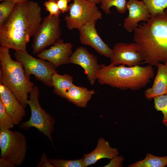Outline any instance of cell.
I'll list each match as a JSON object with an SVG mask.
<instances>
[{
  "mask_svg": "<svg viewBox=\"0 0 167 167\" xmlns=\"http://www.w3.org/2000/svg\"><path fill=\"white\" fill-rule=\"evenodd\" d=\"M43 19L41 9L36 2L16 4L0 27V44L15 51L26 50L27 44L38 30Z\"/></svg>",
  "mask_w": 167,
  "mask_h": 167,
  "instance_id": "cell-1",
  "label": "cell"
},
{
  "mask_svg": "<svg viewBox=\"0 0 167 167\" xmlns=\"http://www.w3.org/2000/svg\"><path fill=\"white\" fill-rule=\"evenodd\" d=\"M133 31L142 63L157 66L167 61V8L139 25Z\"/></svg>",
  "mask_w": 167,
  "mask_h": 167,
  "instance_id": "cell-2",
  "label": "cell"
},
{
  "mask_svg": "<svg viewBox=\"0 0 167 167\" xmlns=\"http://www.w3.org/2000/svg\"><path fill=\"white\" fill-rule=\"evenodd\" d=\"M101 66L97 76L98 83L123 90H139L148 84L154 76L152 66L149 64L126 67L103 63Z\"/></svg>",
  "mask_w": 167,
  "mask_h": 167,
  "instance_id": "cell-3",
  "label": "cell"
},
{
  "mask_svg": "<svg viewBox=\"0 0 167 167\" xmlns=\"http://www.w3.org/2000/svg\"><path fill=\"white\" fill-rule=\"evenodd\" d=\"M9 49L5 46L0 47V84L8 88L25 108L28 94L34 84L27 77L22 64L11 58Z\"/></svg>",
  "mask_w": 167,
  "mask_h": 167,
  "instance_id": "cell-4",
  "label": "cell"
},
{
  "mask_svg": "<svg viewBox=\"0 0 167 167\" xmlns=\"http://www.w3.org/2000/svg\"><path fill=\"white\" fill-rule=\"evenodd\" d=\"M39 89L34 86L29 93L27 104L30 109L31 116L27 121L20 125L23 129H29L35 127L46 136L52 144L53 141L52 135L54 131V118L47 113L41 106L39 101Z\"/></svg>",
  "mask_w": 167,
  "mask_h": 167,
  "instance_id": "cell-5",
  "label": "cell"
},
{
  "mask_svg": "<svg viewBox=\"0 0 167 167\" xmlns=\"http://www.w3.org/2000/svg\"><path fill=\"white\" fill-rule=\"evenodd\" d=\"M0 158L15 166L20 165L25 159L27 150L26 139L23 134L10 130H0Z\"/></svg>",
  "mask_w": 167,
  "mask_h": 167,
  "instance_id": "cell-6",
  "label": "cell"
},
{
  "mask_svg": "<svg viewBox=\"0 0 167 167\" xmlns=\"http://www.w3.org/2000/svg\"><path fill=\"white\" fill-rule=\"evenodd\" d=\"M14 56L24 68L25 74L28 79L30 75L45 85L52 87V77L57 73L56 67L49 62L41 58H36L25 50L15 51Z\"/></svg>",
  "mask_w": 167,
  "mask_h": 167,
  "instance_id": "cell-7",
  "label": "cell"
},
{
  "mask_svg": "<svg viewBox=\"0 0 167 167\" xmlns=\"http://www.w3.org/2000/svg\"><path fill=\"white\" fill-rule=\"evenodd\" d=\"M71 0L69 13L64 18L69 30H78L87 23L102 18V13L96 4L87 0Z\"/></svg>",
  "mask_w": 167,
  "mask_h": 167,
  "instance_id": "cell-8",
  "label": "cell"
},
{
  "mask_svg": "<svg viewBox=\"0 0 167 167\" xmlns=\"http://www.w3.org/2000/svg\"><path fill=\"white\" fill-rule=\"evenodd\" d=\"M59 17L49 15L45 17L33 36L32 53L38 54L60 39L61 30Z\"/></svg>",
  "mask_w": 167,
  "mask_h": 167,
  "instance_id": "cell-9",
  "label": "cell"
},
{
  "mask_svg": "<svg viewBox=\"0 0 167 167\" xmlns=\"http://www.w3.org/2000/svg\"><path fill=\"white\" fill-rule=\"evenodd\" d=\"M112 49L110 64L131 66L139 65L143 63V58L138 52V47L135 43L119 42L113 46Z\"/></svg>",
  "mask_w": 167,
  "mask_h": 167,
  "instance_id": "cell-10",
  "label": "cell"
},
{
  "mask_svg": "<svg viewBox=\"0 0 167 167\" xmlns=\"http://www.w3.org/2000/svg\"><path fill=\"white\" fill-rule=\"evenodd\" d=\"M69 63L80 66L84 69L90 84L93 85L97 80V74L101 69L97 58L86 48L78 47L70 57Z\"/></svg>",
  "mask_w": 167,
  "mask_h": 167,
  "instance_id": "cell-11",
  "label": "cell"
},
{
  "mask_svg": "<svg viewBox=\"0 0 167 167\" xmlns=\"http://www.w3.org/2000/svg\"><path fill=\"white\" fill-rule=\"evenodd\" d=\"M96 21L89 22L78 30L79 41L83 45L92 47L100 54L110 58L113 54V49L99 35L96 28Z\"/></svg>",
  "mask_w": 167,
  "mask_h": 167,
  "instance_id": "cell-12",
  "label": "cell"
},
{
  "mask_svg": "<svg viewBox=\"0 0 167 167\" xmlns=\"http://www.w3.org/2000/svg\"><path fill=\"white\" fill-rule=\"evenodd\" d=\"M72 47L71 43H65L63 39H60L50 48L38 54L37 57L49 62L57 68L69 63Z\"/></svg>",
  "mask_w": 167,
  "mask_h": 167,
  "instance_id": "cell-13",
  "label": "cell"
},
{
  "mask_svg": "<svg viewBox=\"0 0 167 167\" xmlns=\"http://www.w3.org/2000/svg\"><path fill=\"white\" fill-rule=\"evenodd\" d=\"M126 7L128 15L124 20L123 27L128 32L134 31L138 26L139 22H146L152 16L143 0H129Z\"/></svg>",
  "mask_w": 167,
  "mask_h": 167,
  "instance_id": "cell-14",
  "label": "cell"
},
{
  "mask_svg": "<svg viewBox=\"0 0 167 167\" xmlns=\"http://www.w3.org/2000/svg\"><path fill=\"white\" fill-rule=\"evenodd\" d=\"M0 100L12 118L15 125L19 124L25 115V108L19 102L12 92L1 84H0Z\"/></svg>",
  "mask_w": 167,
  "mask_h": 167,
  "instance_id": "cell-15",
  "label": "cell"
},
{
  "mask_svg": "<svg viewBox=\"0 0 167 167\" xmlns=\"http://www.w3.org/2000/svg\"><path fill=\"white\" fill-rule=\"evenodd\" d=\"M118 149L111 147L109 142L104 139L100 138L95 149L89 153L85 154L83 158L84 167L95 163L103 158L111 159L119 155Z\"/></svg>",
  "mask_w": 167,
  "mask_h": 167,
  "instance_id": "cell-16",
  "label": "cell"
},
{
  "mask_svg": "<svg viewBox=\"0 0 167 167\" xmlns=\"http://www.w3.org/2000/svg\"><path fill=\"white\" fill-rule=\"evenodd\" d=\"M152 85L144 92L146 98L149 100L167 94V65L160 63Z\"/></svg>",
  "mask_w": 167,
  "mask_h": 167,
  "instance_id": "cell-17",
  "label": "cell"
},
{
  "mask_svg": "<svg viewBox=\"0 0 167 167\" xmlns=\"http://www.w3.org/2000/svg\"><path fill=\"white\" fill-rule=\"evenodd\" d=\"M95 93L93 89L89 90L87 88L74 84L66 92L64 98L78 107L85 108Z\"/></svg>",
  "mask_w": 167,
  "mask_h": 167,
  "instance_id": "cell-18",
  "label": "cell"
},
{
  "mask_svg": "<svg viewBox=\"0 0 167 167\" xmlns=\"http://www.w3.org/2000/svg\"><path fill=\"white\" fill-rule=\"evenodd\" d=\"M52 82L54 92L63 98L66 92L74 84L73 77L67 74L61 75L57 73H54L52 77Z\"/></svg>",
  "mask_w": 167,
  "mask_h": 167,
  "instance_id": "cell-19",
  "label": "cell"
},
{
  "mask_svg": "<svg viewBox=\"0 0 167 167\" xmlns=\"http://www.w3.org/2000/svg\"><path fill=\"white\" fill-rule=\"evenodd\" d=\"M167 165V156H159L147 153L143 160L128 165V167H164Z\"/></svg>",
  "mask_w": 167,
  "mask_h": 167,
  "instance_id": "cell-20",
  "label": "cell"
},
{
  "mask_svg": "<svg viewBox=\"0 0 167 167\" xmlns=\"http://www.w3.org/2000/svg\"><path fill=\"white\" fill-rule=\"evenodd\" d=\"M126 0H101V8L107 15L111 13L110 8L114 6L120 14H124L127 10Z\"/></svg>",
  "mask_w": 167,
  "mask_h": 167,
  "instance_id": "cell-21",
  "label": "cell"
},
{
  "mask_svg": "<svg viewBox=\"0 0 167 167\" xmlns=\"http://www.w3.org/2000/svg\"><path fill=\"white\" fill-rule=\"evenodd\" d=\"M152 16L163 13L167 8V0H143Z\"/></svg>",
  "mask_w": 167,
  "mask_h": 167,
  "instance_id": "cell-22",
  "label": "cell"
},
{
  "mask_svg": "<svg viewBox=\"0 0 167 167\" xmlns=\"http://www.w3.org/2000/svg\"><path fill=\"white\" fill-rule=\"evenodd\" d=\"M16 4L10 1H4L0 3V27L4 24L13 11Z\"/></svg>",
  "mask_w": 167,
  "mask_h": 167,
  "instance_id": "cell-23",
  "label": "cell"
},
{
  "mask_svg": "<svg viewBox=\"0 0 167 167\" xmlns=\"http://www.w3.org/2000/svg\"><path fill=\"white\" fill-rule=\"evenodd\" d=\"M153 99L155 108L163 113L162 123L167 127V94L157 96Z\"/></svg>",
  "mask_w": 167,
  "mask_h": 167,
  "instance_id": "cell-24",
  "label": "cell"
},
{
  "mask_svg": "<svg viewBox=\"0 0 167 167\" xmlns=\"http://www.w3.org/2000/svg\"><path fill=\"white\" fill-rule=\"evenodd\" d=\"M14 125L12 118L7 112L0 100V130H10Z\"/></svg>",
  "mask_w": 167,
  "mask_h": 167,
  "instance_id": "cell-25",
  "label": "cell"
},
{
  "mask_svg": "<svg viewBox=\"0 0 167 167\" xmlns=\"http://www.w3.org/2000/svg\"><path fill=\"white\" fill-rule=\"evenodd\" d=\"M49 160L54 167H84L83 158L77 160L51 159Z\"/></svg>",
  "mask_w": 167,
  "mask_h": 167,
  "instance_id": "cell-26",
  "label": "cell"
},
{
  "mask_svg": "<svg viewBox=\"0 0 167 167\" xmlns=\"http://www.w3.org/2000/svg\"><path fill=\"white\" fill-rule=\"evenodd\" d=\"M58 0H48L44 3L46 10L49 12L50 15L59 17L62 13L57 4Z\"/></svg>",
  "mask_w": 167,
  "mask_h": 167,
  "instance_id": "cell-27",
  "label": "cell"
},
{
  "mask_svg": "<svg viewBox=\"0 0 167 167\" xmlns=\"http://www.w3.org/2000/svg\"><path fill=\"white\" fill-rule=\"evenodd\" d=\"M124 160V157L121 156H117L110 159V162L104 167H122Z\"/></svg>",
  "mask_w": 167,
  "mask_h": 167,
  "instance_id": "cell-28",
  "label": "cell"
},
{
  "mask_svg": "<svg viewBox=\"0 0 167 167\" xmlns=\"http://www.w3.org/2000/svg\"><path fill=\"white\" fill-rule=\"evenodd\" d=\"M36 167H54L47 159L46 155L45 153H42L39 162Z\"/></svg>",
  "mask_w": 167,
  "mask_h": 167,
  "instance_id": "cell-29",
  "label": "cell"
},
{
  "mask_svg": "<svg viewBox=\"0 0 167 167\" xmlns=\"http://www.w3.org/2000/svg\"><path fill=\"white\" fill-rule=\"evenodd\" d=\"M71 0H58L57 4L62 13L64 14L69 11V6L68 3Z\"/></svg>",
  "mask_w": 167,
  "mask_h": 167,
  "instance_id": "cell-30",
  "label": "cell"
},
{
  "mask_svg": "<svg viewBox=\"0 0 167 167\" xmlns=\"http://www.w3.org/2000/svg\"><path fill=\"white\" fill-rule=\"evenodd\" d=\"M15 166L9 161L0 158V167H13Z\"/></svg>",
  "mask_w": 167,
  "mask_h": 167,
  "instance_id": "cell-31",
  "label": "cell"
},
{
  "mask_svg": "<svg viewBox=\"0 0 167 167\" xmlns=\"http://www.w3.org/2000/svg\"><path fill=\"white\" fill-rule=\"evenodd\" d=\"M12 1L16 4H21L26 2L30 0H0L1 2H2L4 1Z\"/></svg>",
  "mask_w": 167,
  "mask_h": 167,
  "instance_id": "cell-32",
  "label": "cell"
},
{
  "mask_svg": "<svg viewBox=\"0 0 167 167\" xmlns=\"http://www.w3.org/2000/svg\"><path fill=\"white\" fill-rule=\"evenodd\" d=\"M94 4H96L100 3L101 0H87Z\"/></svg>",
  "mask_w": 167,
  "mask_h": 167,
  "instance_id": "cell-33",
  "label": "cell"
},
{
  "mask_svg": "<svg viewBox=\"0 0 167 167\" xmlns=\"http://www.w3.org/2000/svg\"><path fill=\"white\" fill-rule=\"evenodd\" d=\"M165 64L166 65H167V61L165 63Z\"/></svg>",
  "mask_w": 167,
  "mask_h": 167,
  "instance_id": "cell-34",
  "label": "cell"
}]
</instances>
